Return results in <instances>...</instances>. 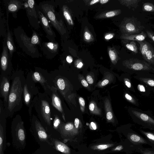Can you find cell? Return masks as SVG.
<instances>
[{"label": "cell", "mask_w": 154, "mask_h": 154, "mask_svg": "<svg viewBox=\"0 0 154 154\" xmlns=\"http://www.w3.org/2000/svg\"><path fill=\"white\" fill-rule=\"evenodd\" d=\"M51 105V100L49 95L45 92H38L34 97L29 111L30 117L32 115V107L34 109L41 124L48 134L54 138Z\"/></svg>", "instance_id": "1"}, {"label": "cell", "mask_w": 154, "mask_h": 154, "mask_svg": "<svg viewBox=\"0 0 154 154\" xmlns=\"http://www.w3.org/2000/svg\"><path fill=\"white\" fill-rule=\"evenodd\" d=\"M19 73L13 75L8 102L4 107L6 118L12 117L22 108L23 87L26 82Z\"/></svg>", "instance_id": "2"}, {"label": "cell", "mask_w": 154, "mask_h": 154, "mask_svg": "<svg viewBox=\"0 0 154 154\" xmlns=\"http://www.w3.org/2000/svg\"><path fill=\"white\" fill-rule=\"evenodd\" d=\"M39 9L51 24L60 35H62L65 29L60 14L57 11V5L55 0H47L40 2Z\"/></svg>", "instance_id": "3"}, {"label": "cell", "mask_w": 154, "mask_h": 154, "mask_svg": "<svg viewBox=\"0 0 154 154\" xmlns=\"http://www.w3.org/2000/svg\"><path fill=\"white\" fill-rule=\"evenodd\" d=\"M11 133L13 146L18 150H23L26 146V132L21 116L17 115L12 121Z\"/></svg>", "instance_id": "4"}, {"label": "cell", "mask_w": 154, "mask_h": 154, "mask_svg": "<svg viewBox=\"0 0 154 154\" xmlns=\"http://www.w3.org/2000/svg\"><path fill=\"white\" fill-rule=\"evenodd\" d=\"M29 118L30 131L39 146L50 145L53 146L52 137L48 134L38 117L33 114Z\"/></svg>", "instance_id": "5"}, {"label": "cell", "mask_w": 154, "mask_h": 154, "mask_svg": "<svg viewBox=\"0 0 154 154\" xmlns=\"http://www.w3.org/2000/svg\"><path fill=\"white\" fill-rule=\"evenodd\" d=\"M14 32L17 42L25 53L32 58L42 57L36 46L32 43L31 38L28 36L21 27L18 26L14 28Z\"/></svg>", "instance_id": "6"}, {"label": "cell", "mask_w": 154, "mask_h": 154, "mask_svg": "<svg viewBox=\"0 0 154 154\" xmlns=\"http://www.w3.org/2000/svg\"><path fill=\"white\" fill-rule=\"evenodd\" d=\"M11 58L9 54L6 42V36L4 38L2 50L1 57V78L6 76L9 78L12 71Z\"/></svg>", "instance_id": "7"}, {"label": "cell", "mask_w": 154, "mask_h": 154, "mask_svg": "<svg viewBox=\"0 0 154 154\" xmlns=\"http://www.w3.org/2000/svg\"><path fill=\"white\" fill-rule=\"evenodd\" d=\"M36 5L34 0H24L25 10L29 23L35 29L38 30L40 23L36 10Z\"/></svg>", "instance_id": "8"}, {"label": "cell", "mask_w": 154, "mask_h": 154, "mask_svg": "<svg viewBox=\"0 0 154 154\" xmlns=\"http://www.w3.org/2000/svg\"><path fill=\"white\" fill-rule=\"evenodd\" d=\"M36 10L40 23L46 34V37L50 41H56V35L55 32L52 29L48 20L39 10L37 5Z\"/></svg>", "instance_id": "9"}, {"label": "cell", "mask_w": 154, "mask_h": 154, "mask_svg": "<svg viewBox=\"0 0 154 154\" xmlns=\"http://www.w3.org/2000/svg\"><path fill=\"white\" fill-rule=\"evenodd\" d=\"M41 49L45 57L51 59L58 54L59 45L56 41L44 42L42 43Z\"/></svg>", "instance_id": "10"}, {"label": "cell", "mask_w": 154, "mask_h": 154, "mask_svg": "<svg viewBox=\"0 0 154 154\" xmlns=\"http://www.w3.org/2000/svg\"><path fill=\"white\" fill-rule=\"evenodd\" d=\"M3 1L6 14L11 13L13 17L15 18H17V12L20 10L25 9L24 0H4Z\"/></svg>", "instance_id": "11"}, {"label": "cell", "mask_w": 154, "mask_h": 154, "mask_svg": "<svg viewBox=\"0 0 154 154\" xmlns=\"http://www.w3.org/2000/svg\"><path fill=\"white\" fill-rule=\"evenodd\" d=\"M6 118L4 113L0 114V154H5L6 147Z\"/></svg>", "instance_id": "12"}, {"label": "cell", "mask_w": 154, "mask_h": 154, "mask_svg": "<svg viewBox=\"0 0 154 154\" xmlns=\"http://www.w3.org/2000/svg\"><path fill=\"white\" fill-rule=\"evenodd\" d=\"M128 67L134 70H149L152 68L148 63L137 59H131L127 62Z\"/></svg>", "instance_id": "13"}, {"label": "cell", "mask_w": 154, "mask_h": 154, "mask_svg": "<svg viewBox=\"0 0 154 154\" xmlns=\"http://www.w3.org/2000/svg\"><path fill=\"white\" fill-rule=\"evenodd\" d=\"M9 79L6 76L0 78V97L3 99L4 106L8 102L10 89Z\"/></svg>", "instance_id": "14"}, {"label": "cell", "mask_w": 154, "mask_h": 154, "mask_svg": "<svg viewBox=\"0 0 154 154\" xmlns=\"http://www.w3.org/2000/svg\"><path fill=\"white\" fill-rule=\"evenodd\" d=\"M31 78L34 82H38L42 87L45 92L50 96L51 92V86L49 85L48 81L42 73L39 72H35L32 73Z\"/></svg>", "instance_id": "15"}, {"label": "cell", "mask_w": 154, "mask_h": 154, "mask_svg": "<svg viewBox=\"0 0 154 154\" xmlns=\"http://www.w3.org/2000/svg\"><path fill=\"white\" fill-rule=\"evenodd\" d=\"M28 86L27 83L25 82L23 87V101L26 106L29 108L34 98V95H36L37 93L34 92L31 85L29 87Z\"/></svg>", "instance_id": "16"}, {"label": "cell", "mask_w": 154, "mask_h": 154, "mask_svg": "<svg viewBox=\"0 0 154 154\" xmlns=\"http://www.w3.org/2000/svg\"><path fill=\"white\" fill-rule=\"evenodd\" d=\"M57 89L54 86L51 88V94L50 96L51 100L52 105L55 108L62 114V117L65 120L61 105V100L57 93Z\"/></svg>", "instance_id": "17"}, {"label": "cell", "mask_w": 154, "mask_h": 154, "mask_svg": "<svg viewBox=\"0 0 154 154\" xmlns=\"http://www.w3.org/2000/svg\"><path fill=\"white\" fill-rule=\"evenodd\" d=\"M134 19H129L128 21L125 26V30L128 33L126 35L137 34L142 32V27Z\"/></svg>", "instance_id": "18"}, {"label": "cell", "mask_w": 154, "mask_h": 154, "mask_svg": "<svg viewBox=\"0 0 154 154\" xmlns=\"http://www.w3.org/2000/svg\"><path fill=\"white\" fill-rule=\"evenodd\" d=\"M9 16H6L7 32L6 42L9 54L12 58L13 53L16 51V48L14 41L11 32L8 25Z\"/></svg>", "instance_id": "19"}, {"label": "cell", "mask_w": 154, "mask_h": 154, "mask_svg": "<svg viewBox=\"0 0 154 154\" xmlns=\"http://www.w3.org/2000/svg\"><path fill=\"white\" fill-rule=\"evenodd\" d=\"M54 148L58 152L63 154H71L70 148L60 140L52 138Z\"/></svg>", "instance_id": "20"}, {"label": "cell", "mask_w": 154, "mask_h": 154, "mask_svg": "<svg viewBox=\"0 0 154 154\" xmlns=\"http://www.w3.org/2000/svg\"><path fill=\"white\" fill-rule=\"evenodd\" d=\"M74 128L73 125L71 123H67L63 125H62L59 130L61 138L64 140L66 138L75 134L73 132Z\"/></svg>", "instance_id": "21"}, {"label": "cell", "mask_w": 154, "mask_h": 154, "mask_svg": "<svg viewBox=\"0 0 154 154\" xmlns=\"http://www.w3.org/2000/svg\"><path fill=\"white\" fill-rule=\"evenodd\" d=\"M53 146L50 145L39 146V147L33 153L29 154H60Z\"/></svg>", "instance_id": "22"}, {"label": "cell", "mask_w": 154, "mask_h": 154, "mask_svg": "<svg viewBox=\"0 0 154 154\" xmlns=\"http://www.w3.org/2000/svg\"><path fill=\"white\" fill-rule=\"evenodd\" d=\"M132 112L134 115L143 122L154 126V119L147 115L134 110L132 111Z\"/></svg>", "instance_id": "23"}, {"label": "cell", "mask_w": 154, "mask_h": 154, "mask_svg": "<svg viewBox=\"0 0 154 154\" xmlns=\"http://www.w3.org/2000/svg\"><path fill=\"white\" fill-rule=\"evenodd\" d=\"M147 34L143 31L140 33L130 35H125L122 36L123 39L138 42L143 41L147 37Z\"/></svg>", "instance_id": "24"}, {"label": "cell", "mask_w": 154, "mask_h": 154, "mask_svg": "<svg viewBox=\"0 0 154 154\" xmlns=\"http://www.w3.org/2000/svg\"><path fill=\"white\" fill-rule=\"evenodd\" d=\"M1 10L0 13V36L4 38L7 32V20Z\"/></svg>", "instance_id": "25"}, {"label": "cell", "mask_w": 154, "mask_h": 154, "mask_svg": "<svg viewBox=\"0 0 154 154\" xmlns=\"http://www.w3.org/2000/svg\"><path fill=\"white\" fill-rule=\"evenodd\" d=\"M128 139L135 144L147 143L146 141L142 137L136 134L131 133L128 134Z\"/></svg>", "instance_id": "26"}, {"label": "cell", "mask_w": 154, "mask_h": 154, "mask_svg": "<svg viewBox=\"0 0 154 154\" xmlns=\"http://www.w3.org/2000/svg\"><path fill=\"white\" fill-rule=\"evenodd\" d=\"M144 59L148 63L154 64V49L152 45L146 52Z\"/></svg>", "instance_id": "27"}, {"label": "cell", "mask_w": 154, "mask_h": 154, "mask_svg": "<svg viewBox=\"0 0 154 154\" xmlns=\"http://www.w3.org/2000/svg\"><path fill=\"white\" fill-rule=\"evenodd\" d=\"M138 42L140 45V51L144 59L146 52L151 45L148 42L145 41Z\"/></svg>", "instance_id": "28"}, {"label": "cell", "mask_w": 154, "mask_h": 154, "mask_svg": "<svg viewBox=\"0 0 154 154\" xmlns=\"http://www.w3.org/2000/svg\"><path fill=\"white\" fill-rule=\"evenodd\" d=\"M32 43L34 45H39L41 46L42 43L41 39L38 34L35 30H33L32 34L31 37Z\"/></svg>", "instance_id": "29"}, {"label": "cell", "mask_w": 154, "mask_h": 154, "mask_svg": "<svg viewBox=\"0 0 154 154\" xmlns=\"http://www.w3.org/2000/svg\"><path fill=\"white\" fill-rule=\"evenodd\" d=\"M114 145V144L111 143L100 144L94 145L92 148L94 150H103L111 147Z\"/></svg>", "instance_id": "30"}, {"label": "cell", "mask_w": 154, "mask_h": 154, "mask_svg": "<svg viewBox=\"0 0 154 154\" xmlns=\"http://www.w3.org/2000/svg\"><path fill=\"white\" fill-rule=\"evenodd\" d=\"M125 46L128 49L134 53L136 54L138 53L137 47L134 41H132L129 43L127 44Z\"/></svg>", "instance_id": "31"}, {"label": "cell", "mask_w": 154, "mask_h": 154, "mask_svg": "<svg viewBox=\"0 0 154 154\" xmlns=\"http://www.w3.org/2000/svg\"><path fill=\"white\" fill-rule=\"evenodd\" d=\"M142 9L144 11L154 12V5L150 3H145L143 5Z\"/></svg>", "instance_id": "32"}, {"label": "cell", "mask_w": 154, "mask_h": 154, "mask_svg": "<svg viewBox=\"0 0 154 154\" xmlns=\"http://www.w3.org/2000/svg\"><path fill=\"white\" fill-rule=\"evenodd\" d=\"M140 1V0H125L122 1V3L126 6L136 7L138 3Z\"/></svg>", "instance_id": "33"}, {"label": "cell", "mask_w": 154, "mask_h": 154, "mask_svg": "<svg viewBox=\"0 0 154 154\" xmlns=\"http://www.w3.org/2000/svg\"><path fill=\"white\" fill-rule=\"evenodd\" d=\"M140 132L150 141L154 143V134L149 132L140 130Z\"/></svg>", "instance_id": "34"}, {"label": "cell", "mask_w": 154, "mask_h": 154, "mask_svg": "<svg viewBox=\"0 0 154 154\" xmlns=\"http://www.w3.org/2000/svg\"><path fill=\"white\" fill-rule=\"evenodd\" d=\"M140 80L147 85L154 87V80L148 78H140Z\"/></svg>", "instance_id": "35"}, {"label": "cell", "mask_w": 154, "mask_h": 154, "mask_svg": "<svg viewBox=\"0 0 154 154\" xmlns=\"http://www.w3.org/2000/svg\"><path fill=\"white\" fill-rule=\"evenodd\" d=\"M57 85L58 88L61 90H63L65 88V83L63 79L59 78L57 81Z\"/></svg>", "instance_id": "36"}, {"label": "cell", "mask_w": 154, "mask_h": 154, "mask_svg": "<svg viewBox=\"0 0 154 154\" xmlns=\"http://www.w3.org/2000/svg\"><path fill=\"white\" fill-rule=\"evenodd\" d=\"M125 97L127 100L131 103L134 104H135L136 103V101L135 100L128 94H126L125 95Z\"/></svg>", "instance_id": "37"}, {"label": "cell", "mask_w": 154, "mask_h": 154, "mask_svg": "<svg viewBox=\"0 0 154 154\" xmlns=\"http://www.w3.org/2000/svg\"><path fill=\"white\" fill-rule=\"evenodd\" d=\"M146 32L148 37L154 42V33L147 30H146Z\"/></svg>", "instance_id": "38"}, {"label": "cell", "mask_w": 154, "mask_h": 154, "mask_svg": "<svg viewBox=\"0 0 154 154\" xmlns=\"http://www.w3.org/2000/svg\"><path fill=\"white\" fill-rule=\"evenodd\" d=\"M109 56L112 60H114L116 59V55L115 53L112 50H109Z\"/></svg>", "instance_id": "39"}, {"label": "cell", "mask_w": 154, "mask_h": 154, "mask_svg": "<svg viewBox=\"0 0 154 154\" xmlns=\"http://www.w3.org/2000/svg\"><path fill=\"white\" fill-rule=\"evenodd\" d=\"M116 14L114 11H110L107 12L106 14L107 17H113Z\"/></svg>", "instance_id": "40"}, {"label": "cell", "mask_w": 154, "mask_h": 154, "mask_svg": "<svg viewBox=\"0 0 154 154\" xmlns=\"http://www.w3.org/2000/svg\"><path fill=\"white\" fill-rule=\"evenodd\" d=\"M138 90L141 92H145V89L144 86L142 85L139 84L137 86Z\"/></svg>", "instance_id": "41"}, {"label": "cell", "mask_w": 154, "mask_h": 154, "mask_svg": "<svg viewBox=\"0 0 154 154\" xmlns=\"http://www.w3.org/2000/svg\"><path fill=\"white\" fill-rule=\"evenodd\" d=\"M86 79L88 82L89 84H92L93 83V79L90 75H88L87 76Z\"/></svg>", "instance_id": "42"}, {"label": "cell", "mask_w": 154, "mask_h": 154, "mask_svg": "<svg viewBox=\"0 0 154 154\" xmlns=\"http://www.w3.org/2000/svg\"><path fill=\"white\" fill-rule=\"evenodd\" d=\"M123 147L122 145H119L112 149L113 151H120L122 149Z\"/></svg>", "instance_id": "43"}, {"label": "cell", "mask_w": 154, "mask_h": 154, "mask_svg": "<svg viewBox=\"0 0 154 154\" xmlns=\"http://www.w3.org/2000/svg\"><path fill=\"white\" fill-rule=\"evenodd\" d=\"M84 36L85 38L87 40H89L91 38V35L90 33L88 32H85Z\"/></svg>", "instance_id": "44"}, {"label": "cell", "mask_w": 154, "mask_h": 154, "mask_svg": "<svg viewBox=\"0 0 154 154\" xmlns=\"http://www.w3.org/2000/svg\"><path fill=\"white\" fill-rule=\"evenodd\" d=\"M79 101L81 105L84 106L85 105V101L84 99L82 97H80L79 98Z\"/></svg>", "instance_id": "45"}, {"label": "cell", "mask_w": 154, "mask_h": 154, "mask_svg": "<svg viewBox=\"0 0 154 154\" xmlns=\"http://www.w3.org/2000/svg\"><path fill=\"white\" fill-rule=\"evenodd\" d=\"M107 119L109 120H111L112 118V113L110 112H108L106 114Z\"/></svg>", "instance_id": "46"}, {"label": "cell", "mask_w": 154, "mask_h": 154, "mask_svg": "<svg viewBox=\"0 0 154 154\" xmlns=\"http://www.w3.org/2000/svg\"><path fill=\"white\" fill-rule=\"evenodd\" d=\"M79 121L78 118H76L74 121V124L75 127L76 128H78L79 125Z\"/></svg>", "instance_id": "47"}, {"label": "cell", "mask_w": 154, "mask_h": 154, "mask_svg": "<svg viewBox=\"0 0 154 154\" xmlns=\"http://www.w3.org/2000/svg\"><path fill=\"white\" fill-rule=\"evenodd\" d=\"M66 59V61L69 63H72L73 61L72 57L70 56H67Z\"/></svg>", "instance_id": "48"}, {"label": "cell", "mask_w": 154, "mask_h": 154, "mask_svg": "<svg viewBox=\"0 0 154 154\" xmlns=\"http://www.w3.org/2000/svg\"><path fill=\"white\" fill-rule=\"evenodd\" d=\"M125 83L126 86L128 88L131 87V84L129 80H126L125 81Z\"/></svg>", "instance_id": "49"}, {"label": "cell", "mask_w": 154, "mask_h": 154, "mask_svg": "<svg viewBox=\"0 0 154 154\" xmlns=\"http://www.w3.org/2000/svg\"><path fill=\"white\" fill-rule=\"evenodd\" d=\"M82 85L85 87H87L88 86V84L85 80L83 79L81 81Z\"/></svg>", "instance_id": "50"}, {"label": "cell", "mask_w": 154, "mask_h": 154, "mask_svg": "<svg viewBox=\"0 0 154 154\" xmlns=\"http://www.w3.org/2000/svg\"><path fill=\"white\" fill-rule=\"evenodd\" d=\"M142 154H154V151L150 150H146L144 151Z\"/></svg>", "instance_id": "51"}, {"label": "cell", "mask_w": 154, "mask_h": 154, "mask_svg": "<svg viewBox=\"0 0 154 154\" xmlns=\"http://www.w3.org/2000/svg\"><path fill=\"white\" fill-rule=\"evenodd\" d=\"M109 83V81L107 79L104 80L101 83V85L102 86H105Z\"/></svg>", "instance_id": "52"}, {"label": "cell", "mask_w": 154, "mask_h": 154, "mask_svg": "<svg viewBox=\"0 0 154 154\" xmlns=\"http://www.w3.org/2000/svg\"><path fill=\"white\" fill-rule=\"evenodd\" d=\"M113 35L111 34H109L106 35L105 37V39H109L112 38Z\"/></svg>", "instance_id": "53"}, {"label": "cell", "mask_w": 154, "mask_h": 154, "mask_svg": "<svg viewBox=\"0 0 154 154\" xmlns=\"http://www.w3.org/2000/svg\"><path fill=\"white\" fill-rule=\"evenodd\" d=\"M94 105L92 103H91L89 107L90 110L91 111H93L94 109Z\"/></svg>", "instance_id": "54"}, {"label": "cell", "mask_w": 154, "mask_h": 154, "mask_svg": "<svg viewBox=\"0 0 154 154\" xmlns=\"http://www.w3.org/2000/svg\"><path fill=\"white\" fill-rule=\"evenodd\" d=\"M91 124L92 128L94 130L96 129L97 127L96 125L94 122H91Z\"/></svg>", "instance_id": "55"}, {"label": "cell", "mask_w": 154, "mask_h": 154, "mask_svg": "<svg viewBox=\"0 0 154 154\" xmlns=\"http://www.w3.org/2000/svg\"><path fill=\"white\" fill-rule=\"evenodd\" d=\"M99 1H100L99 0H93L91 1L90 4V5H92Z\"/></svg>", "instance_id": "56"}, {"label": "cell", "mask_w": 154, "mask_h": 154, "mask_svg": "<svg viewBox=\"0 0 154 154\" xmlns=\"http://www.w3.org/2000/svg\"><path fill=\"white\" fill-rule=\"evenodd\" d=\"M83 64L81 62H80L77 65V68H80L82 66Z\"/></svg>", "instance_id": "57"}, {"label": "cell", "mask_w": 154, "mask_h": 154, "mask_svg": "<svg viewBox=\"0 0 154 154\" xmlns=\"http://www.w3.org/2000/svg\"><path fill=\"white\" fill-rule=\"evenodd\" d=\"M109 0H101L100 1V3L102 4H103L107 2Z\"/></svg>", "instance_id": "58"}, {"label": "cell", "mask_w": 154, "mask_h": 154, "mask_svg": "<svg viewBox=\"0 0 154 154\" xmlns=\"http://www.w3.org/2000/svg\"><path fill=\"white\" fill-rule=\"evenodd\" d=\"M60 154H62L61 153H60Z\"/></svg>", "instance_id": "59"}]
</instances>
